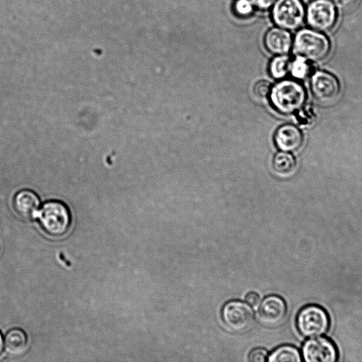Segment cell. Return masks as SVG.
I'll return each instance as SVG.
<instances>
[{
    "label": "cell",
    "mask_w": 362,
    "mask_h": 362,
    "mask_svg": "<svg viewBox=\"0 0 362 362\" xmlns=\"http://www.w3.org/2000/svg\"><path fill=\"white\" fill-rule=\"evenodd\" d=\"M292 47L297 56L317 63L328 58L331 52V42L324 33L305 28L297 33Z\"/></svg>",
    "instance_id": "6da1fadb"
},
{
    "label": "cell",
    "mask_w": 362,
    "mask_h": 362,
    "mask_svg": "<svg viewBox=\"0 0 362 362\" xmlns=\"http://www.w3.org/2000/svg\"><path fill=\"white\" fill-rule=\"evenodd\" d=\"M307 99L304 86L295 80H283L271 89L270 100L275 109L283 114H292L299 111Z\"/></svg>",
    "instance_id": "7a4b0ae2"
},
{
    "label": "cell",
    "mask_w": 362,
    "mask_h": 362,
    "mask_svg": "<svg viewBox=\"0 0 362 362\" xmlns=\"http://www.w3.org/2000/svg\"><path fill=\"white\" fill-rule=\"evenodd\" d=\"M37 218L42 230L53 237H61L70 228L71 214L62 202L51 200L45 203L39 210Z\"/></svg>",
    "instance_id": "3957f363"
},
{
    "label": "cell",
    "mask_w": 362,
    "mask_h": 362,
    "mask_svg": "<svg viewBox=\"0 0 362 362\" xmlns=\"http://www.w3.org/2000/svg\"><path fill=\"white\" fill-rule=\"evenodd\" d=\"M330 326L326 311L322 307L310 305L302 308L297 318V327L301 336L313 338L325 334Z\"/></svg>",
    "instance_id": "277c9868"
},
{
    "label": "cell",
    "mask_w": 362,
    "mask_h": 362,
    "mask_svg": "<svg viewBox=\"0 0 362 362\" xmlns=\"http://www.w3.org/2000/svg\"><path fill=\"white\" fill-rule=\"evenodd\" d=\"M338 19V9L331 0H312L306 10V21L310 29L315 31H330Z\"/></svg>",
    "instance_id": "5b68a950"
},
{
    "label": "cell",
    "mask_w": 362,
    "mask_h": 362,
    "mask_svg": "<svg viewBox=\"0 0 362 362\" xmlns=\"http://www.w3.org/2000/svg\"><path fill=\"white\" fill-rule=\"evenodd\" d=\"M272 15L278 27L296 31L306 20V9L301 0H276Z\"/></svg>",
    "instance_id": "8992f818"
},
{
    "label": "cell",
    "mask_w": 362,
    "mask_h": 362,
    "mask_svg": "<svg viewBox=\"0 0 362 362\" xmlns=\"http://www.w3.org/2000/svg\"><path fill=\"white\" fill-rule=\"evenodd\" d=\"M221 319L230 331L242 333L250 330L255 322V314L251 306L240 301L226 303L221 310Z\"/></svg>",
    "instance_id": "52a82bcc"
},
{
    "label": "cell",
    "mask_w": 362,
    "mask_h": 362,
    "mask_svg": "<svg viewBox=\"0 0 362 362\" xmlns=\"http://www.w3.org/2000/svg\"><path fill=\"white\" fill-rule=\"evenodd\" d=\"M311 92L314 97L322 103L336 101L340 93V84L338 78L325 71H317L310 80Z\"/></svg>",
    "instance_id": "ba28073f"
},
{
    "label": "cell",
    "mask_w": 362,
    "mask_h": 362,
    "mask_svg": "<svg viewBox=\"0 0 362 362\" xmlns=\"http://www.w3.org/2000/svg\"><path fill=\"white\" fill-rule=\"evenodd\" d=\"M288 313V306L283 299L272 295L265 298L259 306L258 320L263 325L276 327L284 322Z\"/></svg>",
    "instance_id": "9c48e42d"
},
{
    "label": "cell",
    "mask_w": 362,
    "mask_h": 362,
    "mask_svg": "<svg viewBox=\"0 0 362 362\" xmlns=\"http://www.w3.org/2000/svg\"><path fill=\"white\" fill-rule=\"evenodd\" d=\"M302 355L307 362H335L338 354L336 347L329 339L313 338L304 343Z\"/></svg>",
    "instance_id": "30bf717a"
},
{
    "label": "cell",
    "mask_w": 362,
    "mask_h": 362,
    "mask_svg": "<svg viewBox=\"0 0 362 362\" xmlns=\"http://www.w3.org/2000/svg\"><path fill=\"white\" fill-rule=\"evenodd\" d=\"M265 45L268 52L274 55H288L292 49L293 38L289 31L276 27L266 33Z\"/></svg>",
    "instance_id": "8fae6325"
},
{
    "label": "cell",
    "mask_w": 362,
    "mask_h": 362,
    "mask_svg": "<svg viewBox=\"0 0 362 362\" xmlns=\"http://www.w3.org/2000/svg\"><path fill=\"white\" fill-rule=\"evenodd\" d=\"M275 141L281 151L294 152L303 145L304 135L299 127L292 124H287L277 130Z\"/></svg>",
    "instance_id": "7c38bea8"
},
{
    "label": "cell",
    "mask_w": 362,
    "mask_h": 362,
    "mask_svg": "<svg viewBox=\"0 0 362 362\" xmlns=\"http://www.w3.org/2000/svg\"><path fill=\"white\" fill-rule=\"evenodd\" d=\"M14 207L23 219H35L39 211L40 199L33 191L22 190L14 198Z\"/></svg>",
    "instance_id": "4fadbf2b"
},
{
    "label": "cell",
    "mask_w": 362,
    "mask_h": 362,
    "mask_svg": "<svg viewBox=\"0 0 362 362\" xmlns=\"http://www.w3.org/2000/svg\"><path fill=\"white\" fill-rule=\"evenodd\" d=\"M26 334L21 329L10 331L5 338V349L11 356H18L24 354L27 347Z\"/></svg>",
    "instance_id": "5bb4252c"
},
{
    "label": "cell",
    "mask_w": 362,
    "mask_h": 362,
    "mask_svg": "<svg viewBox=\"0 0 362 362\" xmlns=\"http://www.w3.org/2000/svg\"><path fill=\"white\" fill-rule=\"evenodd\" d=\"M269 362H301L299 351L291 345H284L272 352L267 357Z\"/></svg>",
    "instance_id": "9a60e30c"
},
{
    "label": "cell",
    "mask_w": 362,
    "mask_h": 362,
    "mask_svg": "<svg viewBox=\"0 0 362 362\" xmlns=\"http://www.w3.org/2000/svg\"><path fill=\"white\" fill-rule=\"evenodd\" d=\"M296 166V159L290 152L282 151L274 159V168L281 175H290L295 170Z\"/></svg>",
    "instance_id": "2e32d148"
},
{
    "label": "cell",
    "mask_w": 362,
    "mask_h": 362,
    "mask_svg": "<svg viewBox=\"0 0 362 362\" xmlns=\"http://www.w3.org/2000/svg\"><path fill=\"white\" fill-rule=\"evenodd\" d=\"M291 59L288 55L277 56L272 61L269 65V72L276 79H283L290 71Z\"/></svg>",
    "instance_id": "e0dca14e"
},
{
    "label": "cell",
    "mask_w": 362,
    "mask_h": 362,
    "mask_svg": "<svg viewBox=\"0 0 362 362\" xmlns=\"http://www.w3.org/2000/svg\"><path fill=\"white\" fill-rule=\"evenodd\" d=\"M313 70L310 61L300 56H297L291 63L290 71L292 76L296 79H306L310 75Z\"/></svg>",
    "instance_id": "ac0fdd59"
},
{
    "label": "cell",
    "mask_w": 362,
    "mask_h": 362,
    "mask_svg": "<svg viewBox=\"0 0 362 362\" xmlns=\"http://www.w3.org/2000/svg\"><path fill=\"white\" fill-rule=\"evenodd\" d=\"M234 8L236 14L242 17H249L254 11L251 0H236Z\"/></svg>",
    "instance_id": "d6986e66"
},
{
    "label": "cell",
    "mask_w": 362,
    "mask_h": 362,
    "mask_svg": "<svg viewBox=\"0 0 362 362\" xmlns=\"http://www.w3.org/2000/svg\"><path fill=\"white\" fill-rule=\"evenodd\" d=\"M271 89L270 82L266 80H260L255 84L253 93L257 97L265 99L270 95Z\"/></svg>",
    "instance_id": "ffe728a7"
},
{
    "label": "cell",
    "mask_w": 362,
    "mask_h": 362,
    "mask_svg": "<svg viewBox=\"0 0 362 362\" xmlns=\"http://www.w3.org/2000/svg\"><path fill=\"white\" fill-rule=\"evenodd\" d=\"M268 357L267 352L262 348L253 349L249 355V361L251 362H264Z\"/></svg>",
    "instance_id": "44dd1931"
},
{
    "label": "cell",
    "mask_w": 362,
    "mask_h": 362,
    "mask_svg": "<svg viewBox=\"0 0 362 362\" xmlns=\"http://www.w3.org/2000/svg\"><path fill=\"white\" fill-rule=\"evenodd\" d=\"M254 7L266 10L273 7L276 2V0H251Z\"/></svg>",
    "instance_id": "7402d4cb"
},
{
    "label": "cell",
    "mask_w": 362,
    "mask_h": 362,
    "mask_svg": "<svg viewBox=\"0 0 362 362\" xmlns=\"http://www.w3.org/2000/svg\"><path fill=\"white\" fill-rule=\"evenodd\" d=\"M336 8L340 10H345L353 6L356 0H331Z\"/></svg>",
    "instance_id": "603a6c76"
},
{
    "label": "cell",
    "mask_w": 362,
    "mask_h": 362,
    "mask_svg": "<svg viewBox=\"0 0 362 362\" xmlns=\"http://www.w3.org/2000/svg\"><path fill=\"white\" fill-rule=\"evenodd\" d=\"M246 303L253 307H256L259 305L260 299L259 295L255 292L249 293L245 299Z\"/></svg>",
    "instance_id": "cb8c5ba5"
},
{
    "label": "cell",
    "mask_w": 362,
    "mask_h": 362,
    "mask_svg": "<svg viewBox=\"0 0 362 362\" xmlns=\"http://www.w3.org/2000/svg\"><path fill=\"white\" fill-rule=\"evenodd\" d=\"M5 349V339L3 338V334L0 332V356L3 354Z\"/></svg>",
    "instance_id": "d4e9b609"
}]
</instances>
